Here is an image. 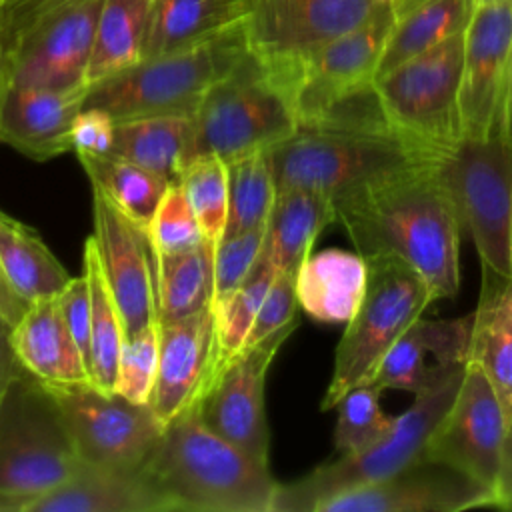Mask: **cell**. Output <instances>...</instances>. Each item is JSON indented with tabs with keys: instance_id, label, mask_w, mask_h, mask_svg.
Here are the masks:
<instances>
[{
	"instance_id": "1",
	"label": "cell",
	"mask_w": 512,
	"mask_h": 512,
	"mask_svg": "<svg viewBox=\"0 0 512 512\" xmlns=\"http://www.w3.org/2000/svg\"><path fill=\"white\" fill-rule=\"evenodd\" d=\"M438 160V158H436ZM436 160L368 182L334 198L342 224L364 260L396 258L428 286L434 302L460 286V222Z\"/></svg>"
},
{
	"instance_id": "2",
	"label": "cell",
	"mask_w": 512,
	"mask_h": 512,
	"mask_svg": "<svg viewBox=\"0 0 512 512\" xmlns=\"http://www.w3.org/2000/svg\"><path fill=\"white\" fill-rule=\"evenodd\" d=\"M436 158L388 126L374 86L344 98L314 120L300 122L286 140L268 150L276 190L306 188L332 200Z\"/></svg>"
},
{
	"instance_id": "3",
	"label": "cell",
	"mask_w": 512,
	"mask_h": 512,
	"mask_svg": "<svg viewBox=\"0 0 512 512\" xmlns=\"http://www.w3.org/2000/svg\"><path fill=\"white\" fill-rule=\"evenodd\" d=\"M140 470L168 512H270L278 488L268 464L206 428L196 406L164 426Z\"/></svg>"
},
{
	"instance_id": "4",
	"label": "cell",
	"mask_w": 512,
	"mask_h": 512,
	"mask_svg": "<svg viewBox=\"0 0 512 512\" xmlns=\"http://www.w3.org/2000/svg\"><path fill=\"white\" fill-rule=\"evenodd\" d=\"M466 362H432L414 402L368 448L322 464L306 476L280 484L270 512H314L326 498L400 472L424 456L434 426L450 406Z\"/></svg>"
},
{
	"instance_id": "5",
	"label": "cell",
	"mask_w": 512,
	"mask_h": 512,
	"mask_svg": "<svg viewBox=\"0 0 512 512\" xmlns=\"http://www.w3.org/2000/svg\"><path fill=\"white\" fill-rule=\"evenodd\" d=\"M248 52L244 22L196 46L144 58L136 66L90 84L82 106L114 120L140 116H194L208 88Z\"/></svg>"
},
{
	"instance_id": "6",
	"label": "cell",
	"mask_w": 512,
	"mask_h": 512,
	"mask_svg": "<svg viewBox=\"0 0 512 512\" xmlns=\"http://www.w3.org/2000/svg\"><path fill=\"white\" fill-rule=\"evenodd\" d=\"M100 6L102 0H0L4 82L86 86Z\"/></svg>"
},
{
	"instance_id": "7",
	"label": "cell",
	"mask_w": 512,
	"mask_h": 512,
	"mask_svg": "<svg viewBox=\"0 0 512 512\" xmlns=\"http://www.w3.org/2000/svg\"><path fill=\"white\" fill-rule=\"evenodd\" d=\"M298 126L290 88L250 50L200 100L192 116L188 158L224 162L270 150Z\"/></svg>"
},
{
	"instance_id": "8",
	"label": "cell",
	"mask_w": 512,
	"mask_h": 512,
	"mask_svg": "<svg viewBox=\"0 0 512 512\" xmlns=\"http://www.w3.org/2000/svg\"><path fill=\"white\" fill-rule=\"evenodd\" d=\"M436 174L476 246L484 284L512 280V144L460 138L438 156Z\"/></svg>"
},
{
	"instance_id": "9",
	"label": "cell",
	"mask_w": 512,
	"mask_h": 512,
	"mask_svg": "<svg viewBox=\"0 0 512 512\" xmlns=\"http://www.w3.org/2000/svg\"><path fill=\"white\" fill-rule=\"evenodd\" d=\"M80 456L48 388L24 368L0 404V492L26 504L66 482Z\"/></svg>"
},
{
	"instance_id": "10",
	"label": "cell",
	"mask_w": 512,
	"mask_h": 512,
	"mask_svg": "<svg viewBox=\"0 0 512 512\" xmlns=\"http://www.w3.org/2000/svg\"><path fill=\"white\" fill-rule=\"evenodd\" d=\"M368 262L366 294L346 322L320 408L330 410L358 384H368L396 340L434 302L424 280L396 258Z\"/></svg>"
},
{
	"instance_id": "11",
	"label": "cell",
	"mask_w": 512,
	"mask_h": 512,
	"mask_svg": "<svg viewBox=\"0 0 512 512\" xmlns=\"http://www.w3.org/2000/svg\"><path fill=\"white\" fill-rule=\"evenodd\" d=\"M462 56L464 32H458L374 80L388 126L436 156L462 138L458 112Z\"/></svg>"
},
{
	"instance_id": "12",
	"label": "cell",
	"mask_w": 512,
	"mask_h": 512,
	"mask_svg": "<svg viewBox=\"0 0 512 512\" xmlns=\"http://www.w3.org/2000/svg\"><path fill=\"white\" fill-rule=\"evenodd\" d=\"M388 0H252L244 20L248 50L294 90L302 64L356 28Z\"/></svg>"
},
{
	"instance_id": "13",
	"label": "cell",
	"mask_w": 512,
	"mask_h": 512,
	"mask_svg": "<svg viewBox=\"0 0 512 512\" xmlns=\"http://www.w3.org/2000/svg\"><path fill=\"white\" fill-rule=\"evenodd\" d=\"M46 388L82 462L140 470L164 430L148 404H134L116 392L92 384Z\"/></svg>"
},
{
	"instance_id": "14",
	"label": "cell",
	"mask_w": 512,
	"mask_h": 512,
	"mask_svg": "<svg viewBox=\"0 0 512 512\" xmlns=\"http://www.w3.org/2000/svg\"><path fill=\"white\" fill-rule=\"evenodd\" d=\"M296 326L298 322L222 362L196 404L206 428L262 464H268L270 454L264 382L274 356Z\"/></svg>"
},
{
	"instance_id": "15",
	"label": "cell",
	"mask_w": 512,
	"mask_h": 512,
	"mask_svg": "<svg viewBox=\"0 0 512 512\" xmlns=\"http://www.w3.org/2000/svg\"><path fill=\"white\" fill-rule=\"evenodd\" d=\"M506 428L508 422L492 384L476 362L466 360L460 386L434 426L424 458L450 466L494 492Z\"/></svg>"
},
{
	"instance_id": "16",
	"label": "cell",
	"mask_w": 512,
	"mask_h": 512,
	"mask_svg": "<svg viewBox=\"0 0 512 512\" xmlns=\"http://www.w3.org/2000/svg\"><path fill=\"white\" fill-rule=\"evenodd\" d=\"M512 58V0L474 4L464 30L458 94L462 138L502 136Z\"/></svg>"
},
{
	"instance_id": "17",
	"label": "cell",
	"mask_w": 512,
	"mask_h": 512,
	"mask_svg": "<svg viewBox=\"0 0 512 512\" xmlns=\"http://www.w3.org/2000/svg\"><path fill=\"white\" fill-rule=\"evenodd\" d=\"M392 22L394 10L388 0L362 24L330 40L302 64L292 90L298 124L374 86Z\"/></svg>"
},
{
	"instance_id": "18",
	"label": "cell",
	"mask_w": 512,
	"mask_h": 512,
	"mask_svg": "<svg viewBox=\"0 0 512 512\" xmlns=\"http://www.w3.org/2000/svg\"><path fill=\"white\" fill-rule=\"evenodd\" d=\"M92 242L124 336L156 324V254L146 228L92 188Z\"/></svg>"
},
{
	"instance_id": "19",
	"label": "cell",
	"mask_w": 512,
	"mask_h": 512,
	"mask_svg": "<svg viewBox=\"0 0 512 512\" xmlns=\"http://www.w3.org/2000/svg\"><path fill=\"white\" fill-rule=\"evenodd\" d=\"M494 508V492L458 470L420 458L382 480L338 492L314 512H462Z\"/></svg>"
},
{
	"instance_id": "20",
	"label": "cell",
	"mask_w": 512,
	"mask_h": 512,
	"mask_svg": "<svg viewBox=\"0 0 512 512\" xmlns=\"http://www.w3.org/2000/svg\"><path fill=\"white\" fill-rule=\"evenodd\" d=\"M222 364L212 306L158 322V368L148 406L166 426L198 404Z\"/></svg>"
},
{
	"instance_id": "21",
	"label": "cell",
	"mask_w": 512,
	"mask_h": 512,
	"mask_svg": "<svg viewBox=\"0 0 512 512\" xmlns=\"http://www.w3.org/2000/svg\"><path fill=\"white\" fill-rule=\"evenodd\" d=\"M88 86L36 88L2 84L0 142L34 160L72 150L70 126L82 110Z\"/></svg>"
},
{
	"instance_id": "22",
	"label": "cell",
	"mask_w": 512,
	"mask_h": 512,
	"mask_svg": "<svg viewBox=\"0 0 512 512\" xmlns=\"http://www.w3.org/2000/svg\"><path fill=\"white\" fill-rule=\"evenodd\" d=\"M18 364L46 386L92 384L88 364L64 320L58 296L34 300L8 332Z\"/></svg>"
},
{
	"instance_id": "23",
	"label": "cell",
	"mask_w": 512,
	"mask_h": 512,
	"mask_svg": "<svg viewBox=\"0 0 512 512\" xmlns=\"http://www.w3.org/2000/svg\"><path fill=\"white\" fill-rule=\"evenodd\" d=\"M24 512H168L142 470L80 462L56 488L30 500Z\"/></svg>"
},
{
	"instance_id": "24",
	"label": "cell",
	"mask_w": 512,
	"mask_h": 512,
	"mask_svg": "<svg viewBox=\"0 0 512 512\" xmlns=\"http://www.w3.org/2000/svg\"><path fill=\"white\" fill-rule=\"evenodd\" d=\"M470 326L472 314L454 320H424L420 316L384 354L370 384L380 392H418L432 364H426L428 354L434 356V362H466Z\"/></svg>"
},
{
	"instance_id": "25",
	"label": "cell",
	"mask_w": 512,
	"mask_h": 512,
	"mask_svg": "<svg viewBox=\"0 0 512 512\" xmlns=\"http://www.w3.org/2000/svg\"><path fill=\"white\" fill-rule=\"evenodd\" d=\"M298 306L318 322L346 324L368 286V262L358 252L326 248L308 252L296 268Z\"/></svg>"
},
{
	"instance_id": "26",
	"label": "cell",
	"mask_w": 512,
	"mask_h": 512,
	"mask_svg": "<svg viewBox=\"0 0 512 512\" xmlns=\"http://www.w3.org/2000/svg\"><path fill=\"white\" fill-rule=\"evenodd\" d=\"M252 0H152L144 58L196 46L246 20Z\"/></svg>"
},
{
	"instance_id": "27",
	"label": "cell",
	"mask_w": 512,
	"mask_h": 512,
	"mask_svg": "<svg viewBox=\"0 0 512 512\" xmlns=\"http://www.w3.org/2000/svg\"><path fill=\"white\" fill-rule=\"evenodd\" d=\"M330 222H336V214L334 202L326 194L306 188L276 190L264 230L262 256L276 272L296 270Z\"/></svg>"
},
{
	"instance_id": "28",
	"label": "cell",
	"mask_w": 512,
	"mask_h": 512,
	"mask_svg": "<svg viewBox=\"0 0 512 512\" xmlns=\"http://www.w3.org/2000/svg\"><path fill=\"white\" fill-rule=\"evenodd\" d=\"M492 384L506 422L512 420V280L486 282L472 314L468 356Z\"/></svg>"
},
{
	"instance_id": "29",
	"label": "cell",
	"mask_w": 512,
	"mask_h": 512,
	"mask_svg": "<svg viewBox=\"0 0 512 512\" xmlns=\"http://www.w3.org/2000/svg\"><path fill=\"white\" fill-rule=\"evenodd\" d=\"M394 22L378 62L376 78L404 60L464 32L474 0H390Z\"/></svg>"
},
{
	"instance_id": "30",
	"label": "cell",
	"mask_w": 512,
	"mask_h": 512,
	"mask_svg": "<svg viewBox=\"0 0 512 512\" xmlns=\"http://www.w3.org/2000/svg\"><path fill=\"white\" fill-rule=\"evenodd\" d=\"M190 140L192 116L162 114L116 120L114 144L108 154L176 182L186 164Z\"/></svg>"
},
{
	"instance_id": "31",
	"label": "cell",
	"mask_w": 512,
	"mask_h": 512,
	"mask_svg": "<svg viewBox=\"0 0 512 512\" xmlns=\"http://www.w3.org/2000/svg\"><path fill=\"white\" fill-rule=\"evenodd\" d=\"M150 6L152 0H102L86 68V86L142 60Z\"/></svg>"
},
{
	"instance_id": "32",
	"label": "cell",
	"mask_w": 512,
	"mask_h": 512,
	"mask_svg": "<svg viewBox=\"0 0 512 512\" xmlns=\"http://www.w3.org/2000/svg\"><path fill=\"white\" fill-rule=\"evenodd\" d=\"M0 262L14 290L28 302L58 296L70 274L36 230L0 212Z\"/></svg>"
},
{
	"instance_id": "33",
	"label": "cell",
	"mask_w": 512,
	"mask_h": 512,
	"mask_svg": "<svg viewBox=\"0 0 512 512\" xmlns=\"http://www.w3.org/2000/svg\"><path fill=\"white\" fill-rule=\"evenodd\" d=\"M214 244L156 254V314L158 322L178 320L212 306L214 298Z\"/></svg>"
},
{
	"instance_id": "34",
	"label": "cell",
	"mask_w": 512,
	"mask_h": 512,
	"mask_svg": "<svg viewBox=\"0 0 512 512\" xmlns=\"http://www.w3.org/2000/svg\"><path fill=\"white\" fill-rule=\"evenodd\" d=\"M78 160L92 188L106 196L130 220L148 228L170 180L112 154H78Z\"/></svg>"
},
{
	"instance_id": "35",
	"label": "cell",
	"mask_w": 512,
	"mask_h": 512,
	"mask_svg": "<svg viewBox=\"0 0 512 512\" xmlns=\"http://www.w3.org/2000/svg\"><path fill=\"white\" fill-rule=\"evenodd\" d=\"M84 276L90 290V380L92 386L114 392L124 326L90 236L84 244Z\"/></svg>"
},
{
	"instance_id": "36",
	"label": "cell",
	"mask_w": 512,
	"mask_h": 512,
	"mask_svg": "<svg viewBox=\"0 0 512 512\" xmlns=\"http://www.w3.org/2000/svg\"><path fill=\"white\" fill-rule=\"evenodd\" d=\"M226 174L228 220L224 236L266 226L276 200V184L268 162V150L250 152L228 160Z\"/></svg>"
},
{
	"instance_id": "37",
	"label": "cell",
	"mask_w": 512,
	"mask_h": 512,
	"mask_svg": "<svg viewBox=\"0 0 512 512\" xmlns=\"http://www.w3.org/2000/svg\"><path fill=\"white\" fill-rule=\"evenodd\" d=\"M276 274V268L260 254V260L244 278V282L232 294L212 304L222 362L246 346L258 308Z\"/></svg>"
},
{
	"instance_id": "38",
	"label": "cell",
	"mask_w": 512,
	"mask_h": 512,
	"mask_svg": "<svg viewBox=\"0 0 512 512\" xmlns=\"http://www.w3.org/2000/svg\"><path fill=\"white\" fill-rule=\"evenodd\" d=\"M176 182L182 186L204 238L216 246L228 220L226 162L216 156L192 158L182 166Z\"/></svg>"
},
{
	"instance_id": "39",
	"label": "cell",
	"mask_w": 512,
	"mask_h": 512,
	"mask_svg": "<svg viewBox=\"0 0 512 512\" xmlns=\"http://www.w3.org/2000/svg\"><path fill=\"white\" fill-rule=\"evenodd\" d=\"M380 390L374 384H358L344 392L336 402V426L334 448L340 456L356 454L376 442L392 424L394 416H388L380 406Z\"/></svg>"
},
{
	"instance_id": "40",
	"label": "cell",
	"mask_w": 512,
	"mask_h": 512,
	"mask_svg": "<svg viewBox=\"0 0 512 512\" xmlns=\"http://www.w3.org/2000/svg\"><path fill=\"white\" fill-rule=\"evenodd\" d=\"M158 368V322L124 336L114 392L134 404H148Z\"/></svg>"
},
{
	"instance_id": "41",
	"label": "cell",
	"mask_w": 512,
	"mask_h": 512,
	"mask_svg": "<svg viewBox=\"0 0 512 512\" xmlns=\"http://www.w3.org/2000/svg\"><path fill=\"white\" fill-rule=\"evenodd\" d=\"M146 232L156 254L182 252L206 240L178 182H170L148 222Z\"/></svg>"
},
{
	"instance_id": "42",
	"label": "cell",
	"mask_w": 512,
	"mask_h": 512,
	"mask_svg": "<svg viewBox=\"0 0 512 512\" xmlns=\"http://www.w3.org/2000/svg\"><path fill=\"white\" fill-rule=\"evenodd\" d=\"M264 230L266 226L220 238V242L214 248L212 304L232 294L256 266L264 246Z\"/></svg>"
},
{
	"instance_id": "43",
	"label": "cell",
	"mask_w": 512,
	"mask_h": 512,
	"mask_svg": "<svg viewBox=\"0 0 512 512\" xmlns=\"http://www.w3.org/2000/svg\"><path fill=\"white\" fill-rule=\"evenodd\" d=\"M296 270H286L278 272L258 308L256 320L252 324V330L248 334L246 346H252L266 336L296 324V310H298V300H296ZM244 346V348H246Z\"/></svg>"
},
{
	"instance_id": "44",
	"label": "cell",
	"mask_w": 512,
	"mask_h": 512,
	"mask_svg": "<svg viewBox=\"0 0 512 512\" xmlns=\"http://www.w3.org/2000/svg\"><path fill=\"white\" fill-rule=\"evenodd\" d=\"M116 120L100 110L82 106L70 126V144L76 154H108L114 144Z\"/></svg>"
},
{
	"instance_id": "45",
	"label": "cell",
	"mask_w": 512,
	"mask_h": 512,
	"mask_svg": "<svg viewBox=\"0 0 512 512\" xmlns=\"http://www.w3.org/2000/svg\"><path fill=\"white\" fill-rule=\"evenodd\" d=\"M64 320L88 364L90 372V290L86 276H72L58 294Z\"/></svg>"
},
{
	"instance_id": "46",
	"label": "cell",
	"mask_w": 512,
	"mask_h": 512,
	"mask_svg": "<svg viewBox=\"0 0 512 512\" xmlns=\"http://www.w3.org/2000/svg\"><path fill=\"white\" fill-rule=\"evenodd\" d=\"M494 508L512 510V420L504 436L502 462H500V472L494 488Z\"/></svg>"
},
{
	"instance_id": "47",
	"label": "cell",
	"mask_w": 512,
	"mask_h": 512,
	"mask_svg": "<svg viewBox=\"0 0 512 512\" xmlns=\"http://www.w3.org/2000/svg\"><path fill=\"white\" fill-rule=\"evenodd\" d=\"M32 302H28L26 298H22L14 286L10 284L4 266L0 262V322L6 324L8 328H12L28 310Z\"/></svg>"
},
{
	"instance_id": "48",
	"label": "cell",
	"mask_w": 512,
	"mask_h": 512,
	"mask_svg": "<svg viewBox=\"0 0 512 512\" xmlns=\"http://www.w3.org/2000/svg\"><path fill=\"white\" fill-rule=\"evenodd\" d=\"M8 332L10 328L6 324L0 322V404L2 398L12 382V378L18 374V370L22 368L10 348V340H8Z\"/></svg>"
},
{
	"instance_id": "49",
	"label": "cell",
	"mask_w": 512,
	"mask_h": 512,
	"mask_svg": "<svg viewBox=\"0 0 512 512\" xmlns=\"http://www.w3.org/2000/svg\"><path fill=\"white\" fill-rule=\"evenodd\" d=\"M502 138L512 144V58L508 70V84H506V98H504V118H502Z\"/></svg>"
},
{
	"instance_id": "50",
	"label": "cell",
	"mask_w": 512,
	"mask_h": 512,
	"mask_svg": "<svg viewBox=\"0 0 512 512\" xmlns=\"http://www.w3.org/2000/svg\"><path fill=\"white\" fill-rule=\"evenodd\" d=\"M0 512H22V502L0 492Z\"/></svg>"
},
{
	"instance_id": "51",
	"label": "cell",
	"mask_w": 512,
	"mask_h": 512,
	"mask_svg": "<svg viewBox=\"0 0 512 512\" xmlns=\"http://www.w3.org/2000/svg\"><path fill=\"white\" fill-rule=\"evenodd\" d=\"M4 84V66H2V52H0V88Z\"/></svg>"
},
{
	"instance_id": "52",
	"label": "cell",
	"mask_w": 512,
	"mask_h": 512,
	"mask_svg": "<svg viewBox=\"0 0 512 512\" xmlns=\"http://www.w3.org/2000/svg\"><path fill=\"white\" fill-rule=\"evenodd\" d=\"M478 2H484V0H474V4H478Z\"/></svg>"
}]
</instances>
